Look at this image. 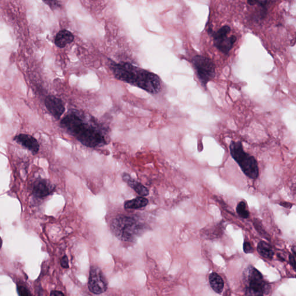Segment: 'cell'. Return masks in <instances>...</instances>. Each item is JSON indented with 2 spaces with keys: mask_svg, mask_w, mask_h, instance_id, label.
Masks as SVG:
<instances>
[{
  "mask_svg": "<svg viewBox=\"0 0 296 296\" xmlns=\"http://www.w3.org/2000/svg\"><path fill=\"white\" fill-rule=\"evenodd\" d=\"M14 140L21 146L31 151L34 155H36L38 152L39 144L38 141L32 135L25 134H18L15 137Z\"/></svg>",
  "mask_w": 296,
  "mask_h": 296,
  "instance_id": "11",
  "label": "cell"
},
{
  "mask_svg": "<svg viewBox=\"0 0 296 296\" xmlns=\"http://www.w3.org/2000/svg\"><path fill=\"white\" fill-rule=\"evenodd\" d=\"M259 255L262 257L271 260L274 257V252L271 246L266 242L260 241L257 247Z\"/></svg>",
  "mask_w": 296,
  "mask_h": 296,
  "instance_id": "17",
  "label": "cell"
},
{
  "mask_svg": "<svg viewBox=\"0 0 296 296\" xmlns=\"http://www.w3.org/2000/svg\"><path fill=\"white\" fill-rule=\"evenodd\" d=\"M149 93H158L162 88L161 79L156 74L140 69L134 85Z\"/></svg>",
  "mask_w": 296,
  "mask_h": 296,
  "instance_id": "7",
  "label": "cell"
},
{
  "mask_svg": "<svg viewBox=\"0 0 296 296\" xmlns=\"http://www.w3.org/2000/svg\"><path fill=\"white\" fill-rule=\"evenodd\" d=\"M60 264L61 267H63L64 268H69V259H68L67 256H64V257L61 258Z\"/></svg>",
  "mask_w": 296,
  "mask_h": 296,
  "instance_id": "22",
  "label": "cell"
},
{
  "mask_svg": "<svg viewBox=\"0 0 296 296\" xmlns=\"http://www.w3.org/2000/svg\"><path fill=\"white\" fill-rule=\"evenodd\" d=\"M18 294L20 296H30L32 295L30 294L29 290L23 285H18Z\"/></svg>",
  "mask_w": 296,
  "mask_h": 296,
  "instance_id": "20",
  "label": "cell"
},
{
  "mask_svg": "<svg viewBox=\"0 0 296 296\" xmlns=\"http://www.w3.org/2000/svg\"><path fill=\"white\" fill-rule=\"evenodd\" d=\"M2 240L1 238V237H0V249H1V248L2 247Z\"/></svg>",
  "mask_w": 296,
  "mask_h": 296,
  "instance_id": "27",
  "label": "cell"
},
{
  "mask_svg": "<svg viewBox=\"0 0 296 296\" xmlns=\"http://www.w3.org/2000/svg\"><path fill=\"white\" fill-rule=\"evenodd\" d=\"M280 205L284 206V207L287 208H291L293 205L291 203H280Z\"/></svg>",
  "mask_w": 296,
  "mask_h": 296,
  "instance_id": "26",
  "label": "cell"
},
{
  "mask_svg": "<svg viewBox=\"0 0 296 296\" xmlns=\"http://www.w3.org/2000/svg\"><path fill=\"white\" fill-rule=\"evenodd\" d=\"M88 288L89 291L95 295H100L106 292L108 283L99 268L91 267L89 273Z\"/></svg>",
  "mask_w": 296,
  "mask_h": 296,
  "instance_id": "9",
  "label": "cell"
},
{
  "mask_svg": "<svg viewBox=\"0 0 296 296\" xmlns=\"http://www.w3.org/2000/svg\"><path fill=\"white\" fill-rule=\"evenodd\" d=\"M51 296H64V294H63V293L60 292V291H52L51 293L50 294Z\"/></svg>",
  "mask_w": 296,
  "mask_h": 296,
  "instance_id": "25",
  "label": "cell"
},
{
  "mask_svg": "<svg viewBox=\"0 0 296 296\" xmlns=\"http://www.w3.org/2000/svg\"><path fill=\"white\" fill-rule=\"evenodd\" d=\"M230 32L229 26H223L217 32H214L210 27L208 29V33L213 37L215 47L225 55L229 54L237 40L235 36L229 37Z\"/></svg>",
  "mask_w": 296,
  "mask_h": 296,
  "instance_id": "5",
  "label": "cell"
},
{
  "mask_svg": "<svg viewBox=\"0 0 296 296\" xmlns=\"http://www.w3.org/2000/svg\"><path fill=\"white\" fill-rule=\"evenodd\" d=\"M231 157L239 165L243 173L252 180L259 177L258 162L254 156L245 152L240 141H231L230 146Z\"/></svg>",
  "mask_w": 296,
  "mask_h": 296,
  "instance_id": "3",
  "label": "cell"
},
{
  "mask_svg": "<svg viewBox=\"0 0 296 296\" xmlns=\"http://www.w3.org/2000/svg\"><path fill=\"white\" fill-rule=\"evenodd\" d=\"M146 224L130 216L119 215L113 219L111 230L116 238L126 242H135L146 232Z\"/></svg>",
  "mask_w": 296,
  "mask_h": 296,
  "instance_id": "2",
  "label": "cell"
},
{
  "mask_svg": "<svg viewBox=\"0 0 296 296\" xmlns=\"http://www.w3.org/2000/svg\"><path fill=\"white\" fill-rule=\"evenodd\" d=\"M44 1L47 2H51L55 1V0H44Z\"/></svg>",
  "mask_w": 296,
  "mask_h": 296,
  "instance_id": "28",
  "label": "cell"
},
{
  "mask_svg": "<svg viewBox=\"0 0 296 296\" xmlns=\"http://www.w3.org/2000/svg\"><path fill=\"white\" fill-rule=\"evenodd\" d=\"M193 64L195 68L197 75L204 86L214 79L215 76V65L210 58L197 55L193 58Z\"/></svg>",
  "mask_w": 296,
  "mask_h": 296,
  "instance_id": "6",
  "label": "cell"
},
{
  "mask_svg": "<svg viewBox=\"0 0 296 296\" xmlns=\"http://www.w3.org/2000/svg\"><path fill=\"white\" fill-rule=\"evenodd\" d=\"M111 69L115 78L133 86L140 70V68L128 63H113Z\"/></svg>",
  "mask_w": 296,
  "mask_h": 296,
  "instance_id": "8",
  "label": "cell"
},
{
  "mask_svg": "<svg viewBox=\"0 0 296 296\" xmlns=\"http://www.w3.org/2000/svg\"><path fill=\"white\" fill-rule=\"evenodd\" d=\"M55 189L54 185L47 181H37L34 185L33 193L36 197L42 198L51 194Z\"/></svg>",
  "mask_w": 296,
  "mask_h": 296,
  "instance_id": "12",
  "label": "cell"
},
{
  "mask_svg": "<svg viewBox=\"0 0 296 296\" xmlns=\"http://www.w3.org/2000/svg\"><path fill=\"white\" fill-rule=\"evenodd\" d=\"M271 1V0H248V3L250 5H258L260 6L264 12V11L267 9V6Z\"/></svg>",
  "mask_w": 296,
  "mask_h": 296,
  "instance_id": "19",
  "label": "cell"
},
{
  "mask_svg": "<svg viewBox=\"0 0 296 296\" xmlns=\"http://www.w3.org/2000/svg\"><path fill=\"white\" fill-rule=\"evenodd\" d=\"M236 211L239 217L243 219H247L249 217V211L247 205L244 202H240L237 205Z\"/></svg>",
  "mask_w": 296,
  "mask_h": 296,
  "instance_id": "18",
  "label": "cell"
},
{
  "mask_svg": "<svg viewBox=\"0 0 296 296\" xmlns=\"http://www.w3.org/2000/svg\"><path fill=\"white\" fill-rule=\"evenodd\" d=\"M123 180L132 188L135 192L141 196H147L149 194V190L144 185L136 180H134L129 174L124 173L122 175Z\"/></svg>",
  "mask_w": 296,
  "mask_h": 296,
  "instance_id": "13",
  "label": "cell"
},
{
  "mask_svg": "<svg viewBox=\"0 0 296 296\" xmlns=\"http://www.w3.org/2000/svg\"><path fill=\"white\" fill-rule=\"evenodd\" d=\"M46 109L55 119H59L65 112V107L60 98L49 95L45 101Z\"/></svg>",
  "mask_w": 296,
  "mask_h": 296,
  "instance_id": "10",
  "label": "cell"
},
{
  "mask_svg": "<svg viewBox=\"0 0 296 296\" xmlns=\"http://www.w3.org/2000/svg\"><path fill=\"white\" fill-rule=\"evenodd\" d=\"M74 36L73 34L67 30H61L56 37L55 44L58 48H64L67 45L73 41Z\"/></svg>",
  "mask_w": 296,
  "mask_h": 296,
  "instance_id": "14",
  "label": "cell"
},
{
  "mask_svg": "<svg viewBox=\"0 0 296 296\" xmlns=\"http://www.w3.org/2000/svg\"><path fill=\"white\" fill-rule=\"evenodd\" d=\"M243 251L246 254H251V253L254 252V248H253L252 245L249 242L243 243Z\"/></svg>",
  "mask_w": 296,
  "mask_h": 296,
  "instance_id": "21",
  "label": "cell"
},
{
  "mask_svg": "<svg viewBox=\"0 0 296 296\" xmlns=\"http://www.w3.org/2000/svg\"><path fill=\"white\" fill-rule=\"evenodd\" d=\"M60 125L83 146L95 148L106 144V138L99 130L85 122L75 113H70L65 116L61 120Z\"/></svg>",
  "mask_w": 296,
  "mask_h": 296,
  "instance_id": "1",
  "label": "cell"
},
{
  "mask_svg": "<svg viewBox=\"0 0 296 296\" xmlns=\"http://www.w3.org/2000/svg\"><path fill=\"white\" fill-rule=\"evenodd\" d=\"M209 284L211 288L217 294H221L223 291L224 281L223 279L217 273H212L209 277Z\"/></svg>",
  "mask_w": 296,
  "mask_h": 296,
  "instance_id": "15",
  "label": "cell"
},
{
  "mask_svg": "<svg viewBox=\"0 0 296 296\" xmlns=\"http://www.w3.org/2000/svg\"><path fill=\"white\" fill-rule=\"evenodd\" d=\"M245 294L248 296H263L268 294L270 286L257 268L249 266L243 277Z\"/></svg>",
  "mask_w": 296,
  "mask_h": 296,
  "instance_id": "4",
  "label": "cell"
},
{
  "mask_svg": "<svg viewBox=\"0 0 296 296\" xmlns=\"http://www.w3.org/2000/svg\"><path fill=\"white\" fill-rule=\"evenodd\" d=\"M254 225L255 226L256 229H257L259 233H260L263 237H265L267 235L266 233H264V230L262 229V227L260 225V223L259 222H255L254 223Z\"/></svg>",
  "mask_w": 296,
  "mask_h": 296,
  "instance_id": "23",
  "label": "cell"
},
{
  "mask_svg": "<svg viewBox=\"0 0 296 296\" xmlns=\"http://www.w3.org/2000/svg\"><path fill=\"white\" fill-rule=\"evenodd\" d=\"M289 261L293 267V269H294V271H296V258L294 255H289Z\"/></svg>",
  "mask_w": 296,
  "mask_h": 296,
  "instance_id": "24",
  "label": "cell"
},
{
  "mask_svg": "<svg viewBox=\"0 0 296 296\" xmlns=\"http://www.w3.org/2000/svg\"><path fill=\"white\" fill-rule=\"evenodd\" d=\"M149 201L143 196L137 197L136 198L131 200H128L125 203L124 206L126 209H136L146 206Z\"/></svg>",
  "mask_w": 296,
  "mask_h": 296,
  "instance_id": "16",
  "label": "cell"
}]
</instances>
